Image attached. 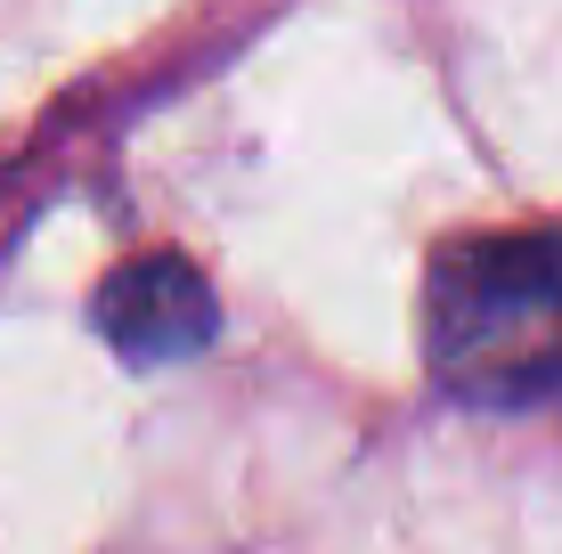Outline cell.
Listing matches in <instances>:
<instances>
[{
	"mask_svg": "<svg viewBox=\"0 0 562 554\" xmlns=\"http://www.w3.org/2000/svg\"><path fill=\"white\" fill-rule=\"evenodd\" d=\"M424 359L473 408L562 399V228L449 245L424 285Z\"/></svg>",
	"mask_w": 562,
	"mask_h": 554,
	"instance_id": "obj_1",
	"label": "cell"
},
{
	"mask_svg": "<svg viewBox=\"0 0 562 554\" xmlns=\"http://www.w3.org/2000/svg\"><path fill=\"white\" fill-rule=\"evenodd\" d=\"M212 327H221V310H212L204 278L188 270L180 253L131 261V270H114L106 294H99V335L131 359V368H171V359L204 351Z\"/></svg>",
	"mask_w": 562,
	"mask_h": 554,
	"instance_id": "obj_2",
	"label": "cell"
}]
</instances>
